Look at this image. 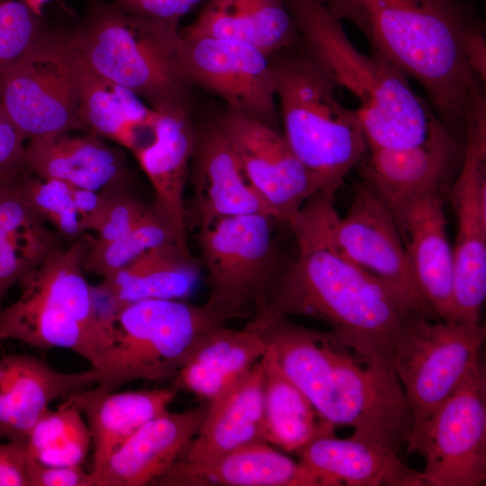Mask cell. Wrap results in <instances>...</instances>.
<instances>
[{
	"label": "cell",
	"mask_w": 486,
	"mask_h": 486,
	"mask_svg": "<svg viewBox=\"0 0 486 486\" xmlns=\"http://www.w3.org/2000/svg\"><path fill=\"white\" fill-rule=\"evenodd\" d=\"M247 325L270 345L287 376L319 416L354 429L351 436L398 452L407 446L413 418L393 368L371 363L333 332L258 315Z\"/></svg>",
	"instance_id": "3"
},
{
	"label": "cell",
	"mask_w": 486,
	"mask_h": 486,
	"mask_svg": "<svg viewBox=\"0 0 486 486\" xmlns=\"http://www.w3.org/2000/svg\"><path fill=\"white\" fill-rule=\"evenodd\" d=\"M21 199L62 238L75 241L87 230L96 231L104 204L100 191L56 179H42L29 171L13 179Z\"/></svg>",
	"instance_id": "33"
},
{
	"label": "cell",
	"mask_w": 486,
	"mask_h": 486,
	"mask_svg": "<svg viewBox=\"0 0 486 486\" xmlns=\"http://www.w3.org/2000/svg\"><path fill=\"white\" fill-rule=\"evenodd\" d=\"M130 186L118 184L100 190L104 198V206L95 239L109 242L121 238L150 212L151 205L144 204L131 193Z\"/></svg>",
	"instance_id": "37"
},
{
	"label": "cell",
	"mask_w": 486,
	"mask_h": 486,
	"mask_svg": "<svg viewBox=\"0 0 486 486\" xmlns=\"http://www.w3.org/2000/svg\"><path fill=\"white\" fill-rule=\"evenodd\" d=\"M200 276V264L189 248L168 242L103 277L93 292L108 300L112 312L143 300L185 299L194 290Z\"/></svg>",
	"instance_id": "26"
},
{
	"label": "cell",
	"mask_w": 486,
	"mask_h": 486,
	"mask_svg": "<svg viewBox=\"0 0 486 486\" xmlns=\"http://www.w3.org/2000/svg\"><path fill=\"white\" fill-rule=\"evenodd\" d=\"M202 0H114L122 11L179 25L182 17Z\"/></svg>",
	"instance_id": "39"
},
{
	"label": "cell",
	"mask_w": 486,
	"mask_h": 486,
	"mask_svg": "<svg viewBox=\"0 0 486 486\" xmlns=\"http://www.w3.org/2000/svg\"><path fill=\"white\" fill-rule=\"evenodd\" d=\"M297 454L324 486H426L420 472L404 464L392 449L351 436H320Z\"/></svg>",
	"instance_id": "24"
},
{
	"label": "cell",
	"mask_w": 486,
	"mask_h": 486,
	"mask_svg": "<svg viewBox=\"0 0 486 486\" xmlns=\"http://www.w3.org/2000/svg\"><path fill=\"white\" fill-rule=\"evenodd\" d=\"M263 390L261 359L234 384L208 402L199 431L175 464H204L249 443L264 441Z\"/></svg>",
	"instance_id": "21"
},
{
	"label": "cell",
	"mask_w": 486,
	"mask_h": 486,
	"mask_svg": "<svg viewBox=\"0 0 486 486\" xmlns=\"http://www.w3.org/2000/svg\"><path fill=\"white\" fill-rule=\"evenodd\" d=\"M153 486H323L320 477L265 441L200 465L174 464Z\"/></svg>",
	"instance_id": "22"
},
{
	"label": "cell",
	"mask_w": 486,
	"mask_h": 486,
	"mask_svg": "<svg viewBox=\"0 0 486 486\" xmlns=\"http://www.w3.org/2000/svg\"><path fill=\"white\" fill-rule=\"evenodd\" d=\"M189 181L187 228L201 230L226 217L270 214L246 179L220 119L195 123Z\"/></svg>",
	"instance_id": "15"
},
{
	"label": "cell",
	"mask_w": 486,
	"mask_h": 486,
	"mask_svg": "<svg viewBox=\"0 0 486 486\" xmlns=\"http://www.w3.org/2000/svg\"><path fill=\"white\" fill-rule=\"evenodd\" d=\"M25 140L0 104V180L31 171L25 161Z\"/></svg>",
	"instance_id": "38"
},
{
	"label": "cell",
	"mask_w": 486,
	"mask_h": 486,
	"mask_svg": "<svg viewBox=\"0 0 486 486\" xmlns=\"http://www.w3.org/2000/svg\"><path fill=\"white\" fill-rule=\"evenodd\" d=\"M426 460V486H480L486 482V373L479 365L415 432L406 446Z\"/></svg>",
	"instance_id": "11"
},
{
	"label": "cell",
	"mask_w": 486,
	"mask_h": 486,
	"mask_svg": "<svg viewBox=\"0 0 486 486\" xmlns=\"http://www.w3.org/2000/svg\"><path fill=\"white\" fill-rule=\"evenodd\" d=\"M262 362L264 441L297 454L313 439L335 433V426L319 416L305 394L284 373L270 345Z\"/></svg>",
	"instance_id": "31"
},
{
	"label": "cell",
	"mask_w": 486,
	"mask_h": 486,
	"mask_svg": "<svg viewBox=\"0 0 486 486\" xmlns=\"http://www.w3.org/2000/svg\"><path fill=\"white\" fill-rule=\"evenodd\" d=\"M463 150V142L452 141L368 156L363 177L392 213L416 196L441 190L459 170Z\"/></svg>",
	"instance_id": "29"
},
{
	"label": "cell",
	"mask_w": 486,
	"mask_h": 486,
	"mask_svg": "<svg viewBox=\"0 0 486 486\" xmlns=\"http://www.w3.org/2000/svg\"><path fill=\"white\" fill-rule=\"evenodd\" d=\"M96 382L93 368L58 371L28 354L0 358V440L25 443L31 430L58 399Z\"/></svg>",
	"instance_id": "18"
},
{
	"label": "cell",
	"mask_w": 486,
	"mask_h": 486,
	"mask_svg": "<svg viewBox=\"0 0 486 486\" xmlns=\"http://www.w3.org/2000/svg\"><path fill=\"white\" fill-rule=\"evenodd\" d=\"M25 443L0 442V486H31Z\"/></svg>",
	"instance_id": "40"
},
{
	"label": "cell",
	"mask_w": 486,
	"mask_h": 486,
	"mask_svg": "<svg viewBox=\"0 0 486 486\" xmlns=\"http://www.w3.org/2000/svg\"><path fill=\"white\" fill-rule=\"evenodd\" d=\"M268 343L256 329L210 328L173 379L172 386L208 402L214 400L266 355Z\"/></svg>",
	"instance_id": "27"
},
{
	"label": "cell",
	"mask_w": 486,
	"mask_h": 486,
	"mask_svg": "<svg viewBox=\"0 0 486 486\" xmlns=\"http://www.w3.org/2000/svg\"><path fill=\"white\" fill-rule=\"evenodd\" d=\"M84 63L69 32L48 25L0 83V104L26 140L86 130L78 115Z\"/></svg>",
	"instance_id": "8"
},
{
	"label": "cell",
	"mask_w": 486,
	"mask_h": 486,
	"mask_svg": "<svg viewBox=\"0 0 486 486\" xmlns=\"http://www.w3.org/2000/svg\"><path fill=\"white\" fill-rule=\"evenodd\" d=\"M352 22L372 54L420 85L446 126L464 140L469 110L485 91V26L469 0H320Z\"/></svg>",
	"instance_id": "1"
},
{
	"label": "cell",
	"mask_w": 486,
	"mask_h": 486,
	"mask_svg": "<svg viewBox=\"0 0 486 486\" xmlns=\"http://www.w3.org/2000/svg\"><path fill=\"white\" fill-rule=\"evenodd\" d=\"M69 33L87 68L145 99L153 110L192 109L194 87L183 67L178 25L88 0L86 14Z\"/></svg>",
	"instance_id": "4"
},
{
	"label": "cell",
	"mask_w": 486,
	"mask_h": 486,
	"mask_svg": "<svg viewBox=\"0 0 486 486\" xmlns=\"http://www.w3.org/2000/svg\"><path fill=\"white\" fill-rule=\"evenodd\" d=\"M29 473L31 486H92L90 472L81 466H49L32 456Z\"/></svg>",
	"instance_id": "41"
},
{
	"label": "cell",
	"mask_w": 486,
	"mask_h": 486,
	"mask_svg": "<svg viewBox=\"0 0 486 486\" xmlns=\"http://www.w3.org/2000/svg\"><path fill=\"white\" fill-rule=\"evenodd\" d=\"M177 391L86 388L66 398L85 418L92 441V469L101 465L146 422L167 410Z\"/></svg>",
	"instance_id": "25"
},
{
	"label": "cell",
	"mask_w": 486,
	"mask_h": 486,
	"mask_svg": "<svg viewBox=\"0 0 486 486\" xmlns=\"http://www.w3.org/2000/svg\"><path fill=\"white\" fill-rule=\"evenodd\" d=\"M181 37L183 67L194 87L220 97L228 110L278 130L271 55L240 40L183 34Z\"/></svg>",
	"instance_id": "13"
},
{
	"label": "cell",
	"mask_w": 486,
	"mask_h": 486,
	"mask_svg": "<svg viewBox=\"0 0 486 486\" xmlns=\"http://www.w3.org/2000/svg\"><path fill=\"white\" fill-rule=\"evenodd\" d=\"M392 214L422 296L439 320L455 321L454 252L448 241L441 190L416 196Z\"/></svg>",
	"instance_id": "16"
},
{
	"label": "cell",
	"mask_w": 486,
	"mask_h": 486,
	"mask_svg": "<svg viewBox=\"0 0 486 486\" xmlns=\"http://www.w3.org/2000/svg\"><path fill=\"white\" fill-rule=\"evenodd\" d=\"M180 33L240 40L271 56L302 43L284 0H208Z\"/></svg>",
	"instance_id": "28"
},
{
	"label": "cell",
	"mask_w": 486,
	"mask_h": 486,
	"mask_svg": "<svg viewBox=\"0 0 486 486\" xmlns=\"http://www.w3.org/2000/svg\"><path fill=\"white\" fill-rule=\"evenodd\" d=\"M13 179L0 180V302L63 238L21 199Z\"/></svg>",
	"instance_id": "32"
},
{
	"label": "cell",
	"mask_w": 486,
	"mask_h": 486,
	"mask_svg": "<svg viewBox=\"0 0 486 486\" xmlns=\"http://www.w3.org/2000/svg\"><path fill=\"white\" fill-rule=\"evenodd\" d=\"M220 120L246 179L270 215L288 225L319 192L311 176L277 129L228 109Z\"/></svg>",
	"instance_id": "14"
},
{
	"label": "cell",
	"mask_w": 486,
	"mask_h": 486,
	"mask_svg": "<svg viewBox=\"0 0 486 486\" xmlns=\"http://www.w3.org/2000/svg\"><path fill=\"white\" fill-rule=\"evenodd\" d=\"M168 242L182 246L169 223L151 205L150 212L137 226L115 240L102 242L90 235L83 268L104 277L122 269L149 249Z\"/></svg>",
	"instance_id": "35"
},
{
	"label": "cell",
	"mask_w": 486,
	"mask_h": 486,
	"mask_svg": "<svg viewBox=\"0 0 486 486\" xmlns=\"http://www.w3.org/2000/svg\"><path fill=\"white\" fill-rule=\"evenodd\" d=\"M25 446L36 461L49 466H81L92 446L82 413L67 399L50 409L31 430Z\"/></svg>",
	"instance_id": "34"
},
{
	"label": "cell",
	"mask_w": 486,
	"mask_h": 486,
	"mask_svg": "<svg viewBox=\"0 0 486 486\" xmlns=\"http://www.w3.org/2000/svg\"><path fill=\"white\" fill-rule=\"evenodd\" d=\"M103 319L108 341L93 369L97 386L108 391L137 380L174 379L202 336L224 324L204 303L182 300L139 301Z\"/></svg>",
	"instance_id": "6"
},
{
	"label": "cell",
	"mask_w": 486,
	"mask_h": 486,
	"mask_svg": "<svg viewBox=\"0 0 486 486\" xmlns=\"http://www.w3.org/2000/svg\"><path fill=\"white\" fill-rule=\"evenodd\" d=\"M288 227L296 238L298 255L283 269L266 306L256 315L320 320L366 360L393 368L398 344L424 316L298 215Z\"/></svg>",
	"instance_id": "2"
},
{
	"label": "cell",
	"mask_w": 486,
	"mask_h": 486,
	"mask_svg": "<svg viewBox=\"0 0 486 486\" xmlns=\"http://www.w3.org/2000/svg\"><path fill=\"white\" fill-rule=\"evenodd\" d=\"M70 350L96 366L103 351L79 308L55 292L22 284L20 297L0 310V343Z\"/></svg>",
	"instance_id": "19"
},
{
	"label": "cell",
	"mask_w": 486,
	"mask_h": 486,
	"mask_svg": "<svg viewBox=\"0 0 486 486\" xmlns=\"http://www.w3.org/2000/svg\"><path fill=\"white\" fill-rule=\"evenodd\" d=\"M208 403L156 416L135 431L101 465L92 486L150 485L178 459L203 421Z\"/></svg>",
	"instance_id": "17"
},
{
	"label": "cell",
	"mask_w": 486,
	"mask_h": 486,
	"mask_svg": "<svg viewBox=\"0 0 486 486\" xmlns=\"http://www.w3.org/2000/svg\"><path fill=\"white\" fill-rule=\"evenodd\" d=\"M459 174L452 189L458 221L454 252V320L479 324L486 296V117L464 129Z\"/></svg>",
	"instance_id": "12"
},
{
	"label": "cell",
	"mask_w": 486,
	"mask_h": 486,
	"mask_svg": "<svg viewBox=\"0 0 486 486\" xmlns=\"http://www.w3.org/2000/svg\"><path fill=\"white\" fill-rule=\"evenodd\" d=\"M334 195L318 192L296 212L342 255L381 279L428 320H439L422 296L412 274L394 218L368 183L356 187L344 217Z\"/></svg>",
	"instance_id": "9"
},
{
	"label": "cell",
	"mask_w": 486,
	"mask_h": 486,
	"mask_svg": "<svg viewBox=\"0 0 486 486\" xmlns=\"http://www.w3.org/2000/svg\"><path fill=\"white\" fill-rule=\"evenodd\" d=\"M30 7L40 15H43L42 8L48 0H26Z\"/></svg>",
	"instance_id": "42"
},
{
	"label": "cell",
	"mask_w": 486,
	"mask_h": 486,
	"mask_svg": "<svg viewBox=\"0 0 486 486\" xmlns=\"http://www.w3.org/2000/svg\"><path fill=\"white\" fill-rule=\"evenodd\" d=\"M284 137L318 191L334 195L367 154L356 110L301 45L272 55Z\"/></svg>",
	"instance_id": "5"
},
{
	"label": "cell",
	"mask_w": 486,
	"mask_h": 486,
	"mask_svg": "<svg viewBox=\"0 0 486 486\" xmlns=\"http://www.w3.org/2000/svg\"><path fill=\"white\" fill-rule=\"evenodd\" d=\"M68 133L29 140L25 161L35 176L94 191L112 184H131L133 175L122 151L94 133Z\"/></svg>",
	"instance_id": "23"
},
{
	"label": "cell",
	"mask_w": 486,
	"mask_h": 486,
	"mask_svg": "<svg viewBox=\"0 0 486 486\" xmlns=\"http://www.w3.org/2000/svg\"><path fill=\"white\" fill-rule=\"evenodd\" d=\"M485 327L419 317L397 346L395 374L418 430L483 362ZM411 435V434H410Z\"/></svg>",
	"instance_id": "10"
},
{
	"label": "cell",
	"mask_w": 486,
	"mask_h": 486,
	"mask_svg": "<svg viewBox=\"0 0 486 486\" xmlns=\"http://www.w3.org/2000/svg\"><path fill=\"white\" fill-rule=\"evenodd\" d=\"M46 26L26 0H0V83Z\"/></svg>",
	"instance_id": "36"
},
{
	"label": "cell",
	"mask_w": 486,
	"mask_h": 486,
	"mask_svg": "<svg viewBox=\"0 0 486 486\" xmlns=\"http://www.w3.org/2000/svg\"><path fill=\"white\" fill-rule=\"evenodd\" d=\"M267 213L226 217L198 230L196 241L209 288L205 306L222 323L252 318L266 306L288 264Z\"/></svg>",
	"instance_id": "7"
},
{
	"label": "cell",
	"mask_w": 486,
	"mask_h": 486,
	"mask_svg": "<svg viewBox=\"0 0 486 486\" xmlns=\"http://www.w3.org/2000/svg\"><path fill=\"white\" fill-rule=\"evenodd\" d=\"M78 115L86 131L110 139L132 152L154 138L157 112L129 89L85 64Z\"/></svg>",
	"instance_id": "30"
},
{
	"label": "cell",
	"mask_w": 486,
	"mask_h": 486,
	"mask_svg": "<svg viewBox=\"0 0 486 486\" xmlns=\"http://www.w3.org/2000/svg\"><path fill=\"white\" fill-rule=\"evenodd\" d=\"M194 128L192 109L157 112L152 141L132 152L154 189L152 207L169 223L184 247H188L184 191Z\"/></svg>",
	"instance_id": "20"
}]
</instances>
